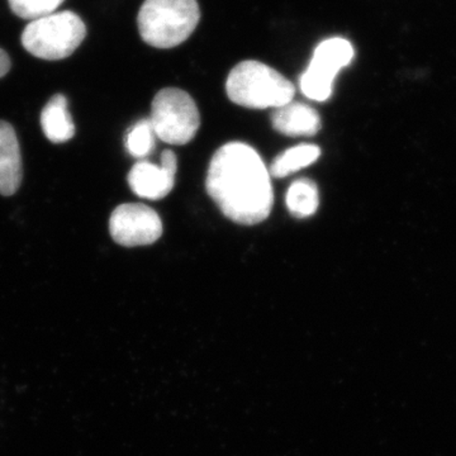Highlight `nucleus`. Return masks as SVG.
Instances as JSON below:
<instances>
[{
	"label": "nucleus",
	"instance_id": "11",
	"mask_svg": "<svg viewBox=\"0 0 456 456\" xmlns=\"http://www.w3.org/2000/svg\"><path fill=\"white\" fill-rule=\"evenodd\" d=\"M41 126L45 136L53 143H62L71 140L75 134L73 118L68 110L65 95L56 94L47 102L42 110Z\"/></svg>",
	"mask_w": 456,
	"mask_h": 456
},
{
	"label": "nucleus",
	"instance_id": "13",
	"mask_svg": "<svg viewBox=\"0 0 456 456\" xmlns=\"http://www.w3.org/2000/svg\"><path fill=\"white\" fill-rule=\"evenodd\" d=\"M320 204L318 189L310 179H299L288 189L287 206L296 218H307L314 215Z\"/></svg>",
	"mask_w": 456,
	"mask_h": 456
},
{
	"label": "nucleus",
	"instance_id": "2",
	"mask_svg": "<svg viewBox=\"0 0 456 456\" xmlns=\"http://www.w3.org/2000/svg\"><path fill=\"white\" fill-rule=\"evenodd\" d=\"M228 98L250 110L279 108L293 101L296 88L275 69L246 60L231 70L226 82Z\"/></svg>",
	"mask_w": 456,
	"mask_h": 456
},
{
	"label": "nucleus",
	"instance_id": "6",
	"mask_svg": "<svg viewBox=\"0 0 456 456\" xmlns=\"http://www.w3.org/2000/svg\"><path fill=\"white\" fill-rule=\"evenodd\" d=\"M354 56L355 50L346 38L332 37L321 42L299 80L303 94L311 101H327L331 97L336 75L351 64Z\"/></svg>",
	"mask_w": 456,
	"mask_h": 456
},
{
	"label": "nucleus",
	"instance_id": "8",
	"mask_svg": "<svg viewBox=\"0 0 456 456\" xmlns=\"http://www.w3.org/2000/svg\"><path fill=\"white\" fill-rule=\"evenodd\" d=\"M178 160L170 150L161 154L160 167L149 161H139L128 174V184L141 198L150 200H163L173 191Z\"/></svg>",
	"mask_w": 456,
	"mask_h": 456
},
{
	"label": "nucleus",
	"instance_id": "9",
	"mask_svg": "<svg viewBox=\"0 0 456 456\" xmlns=\"http://www.w3.org/2000/svg\"><path fill=\"white\" fill-rule=\"evenodd\" d=\"M273 127L285 136H314L321 130L317 110L301 102H289L272 113Z\"/></svg>",
	"mask_w": 456,
	"mask_h": 456
},
{
	"label": "nucleus",
	"instance_id": "10",
	"mask_svg": "<svg viewBox=\"0 0 456 456\" xmlns=\"http://www.w3.org/2000/svg\"><path fill=\"white\" fill-rule=\"evenodd\" d=\"M22 182V156L14 128L0 121V194L13 196Z\"/></svg>",
	"mask_w": 456,
	"mask_h": 456
},
{
	"label": "nucleus",
	"instance_id": "1",
	"mask_svg": "<svg viewBox=\"0 0 456 456\" xmlns=\"http://www.w3.org/2000/svg\"><path fill=\"white\" fill-rule=\"evenodd\" d=\"M207 191L221 212L240 224L265 221L274 203L270 173L253 147L230 142L213 155Z\"/></svg>",
	"mask_w": 456,
	"mask_h": 456
},
{
	"label": "nucleus",
	"instance_id": "16",
	"mask_svg": "<svg viewBox=\"0 0 456 456\" xmlns=\"http://www.w3.org/2000/svg\"><path fill=\"white\" fill-rule=\"evenodd\" d=\"M11 59L4 50L0 49V77H4L11 69Z\"/></svg>",
	"mask_w": 456,
	"mask_h": 456
},
{
	"label": "nucleus",
	"instance_id": "15",
	"mask_svg": "<svg viewBox=\"0 0 456 456\" xmlns=\"http://www.w3.org/2000/svg\"><path fill=\"white\" fill-rule=\"evenodd\" d=\"M16 16L22 20H35L55 13L64 0H8Z\"/></svg>",
	"mask_w": 456,
	"mask_h": 456
},
{
	"label": "nucleus",
	"instance_id": "4",
	"mask_svg": "<svg viewBox=\"0 0 456 456\" xmlns=\"http://www.w3.org/2000/svg\"><path fill=\"white\" fill-rule=\"evenodd\" d=\"M86 36V27L82 18L74 12L64 11L31 20L20 40L27 53L55 61L73 55Z\"/></svg>",
	"mask_w": 456,
	"mask_h": 456
},
{
	"label": "nucleus",
	"instance_id": "3",
	"mask_svg": "<svg viewBox=\"0 0 456 456\" xmlns=\"http://www.w3.org/2000/svg\"><path fill=\"white\" fill-rule=\"evenodd\" d=\"M200 20L197 0H145L137 17L141 38L155 49H173L191 37Z\"/></svg>",
	"mask_w": 456,
	"mask_h": 456
},
{
	"label": "nucleus",
	"instance_id": "14",
	"mask_svg": "<svg viewBox=\"0 0 456 456\" xmlns=\"http://www.w3.org/2000/svg\"><path fill=\"white\" fill-rule=\"evenodd\" d=\"M156 134L150 118L141 119L128 131L126 147L134 158L143 159L155 150Z\"/></svg>",
	"mask_w": 456,
	"mask_h": 456
},
{
	"label": "nucleus",
	"instance_id": "7",
	"mask_svg": "<svg viewBox=\"0 0 456 456\" xmlns=\"http://www.w3.org/2000/svg\"><path fill=\"white\" fill-rule=\"evenodd\" d=\"M110 231L117 244L136 248L158 241L163 235V222L158 213L145 204L126 203L112 212Z\"/></svg>",
	"mask_w": 456,
	"mask_h": 456
},
{
	"label": "nucleus",
	"instance_id": "5",
	"mask_svg": "<svg viewBox=\"0 0 456 456\" xmlns=\"http://www.w3.org/2000/svg\"><path fill=\"white\" fill-rule=\"evenodd\" d=\"M150 121L159 140L171 145H185L200 130V114L196 102L185 90L165 88L152 101Z\"/></svg>",
	"mask_w": 456,
	"mask_h": 456
},
{
	"label": "nucleus",
	"instance_id": "12",
	"mask_svg": "<svg viewBox=\"0 0 456 456\" xmlns=\"http://www.w3.org/2000/svg\"><path fill=\"white\" fill-rule=\"evenodd\" d=\"M321 150L316 145H299L287 150L283 154L279 155L272 167L270 174L274 178H285L303 167H310L320 158Z\"/></svg>",
	"mask_w": 456,
	"mask_h": 456
}]
</instances>
